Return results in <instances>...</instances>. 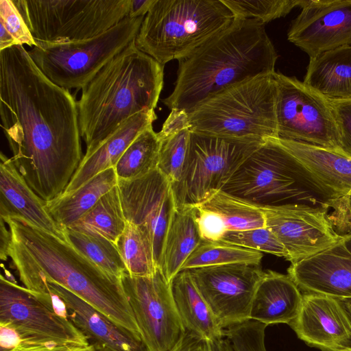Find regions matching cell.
Segmentation results:
<instances>
[{
    "instance_id": "cell-1",
    "label": "cell",
    "mask_w": 351,
    "mask_h": 351,
    "mask_svg": "<svg viewBox=\"0 0 351 351\" xmlns=\"http://www.w3.org/2000/svg\"><path fill=\"white\" fill-rule=\"evenodd\" d=\"M1 127L16 168L45 202L62 195L83 156L77 104L23 45L0 51Z\"/></svg>"
},
{
    "instance_id": "cell-2",
    "label": "cell",
    "mask_w": 351,
    "mask_h": 351,
    "mask_svg": "<svg viewBox=\"0 0 351 351\" xmlns=\"http://www.w3.org/2000/svg\"><path fill=\"white\" fill-rule=\"evenodd\" d=\"M11 233L8 255L25 288L55 282L141 337L121 279L97 266L66 240L20 218L3 219Z\"/></svg>"
},
{
    "instance_id": "cell-3",
    "label": "cell",
    "mask_w": 351,
    "mask_h": 351,
    "mask_svg": "<svg viewBox=\"0 0 351 351\" xmlns=\"http://www.w3.org/2000/svg\"><path fill=\"white\" fill-rule=\"evenodd\" d=\"M278 58L264 23L234 19L229 26L178 60L173 90L162 102L171 110L189 112L237 84L274 73Z\"/></svg>"
},
{
    "instance_id": "cell-4",
    "label": "cell",
    "mask_w": 351,
    "mask_h": 351,
    "mask_svg": "<svg viewBox=\"0 0 351 351\" xmlns=\"http://www.w3.org/2000/svg\"><path fill=\"white\" fill-rule=\"evenodd\" d=\"M164 66L135 40L111 59L82 89L77 104L85 156L135 114L154 110L163 87Z\"/></svg>"
},
{
    "instance_id": "cell-5",
    "label": "cell",
    "mask_w": 351,
    "mask_h": 351,
    "mask_svg": "<svg viewBox=\"0 0 351 351\" xmlns=\"http://www.w3.org/2000/svg\"><path fill=\"white\" fill-rule=\"evenodd\" d=\"M234 19L221 0H154L135 43L164 66L189 56Z\"/></svg>"
},
{
    "instance_id": "cell-6",
    "label": "cell",
    "mask_w": 351,
    "mask_h": 351,
    "mask_svg": "<svg viewBox=\"0 0 351 351\" xmlns=\"http://www.w3.org/2000/svg\"><path fill=\"white\" fill-rule=\"evenodd\" d=\"M274 73L227 89L188 113L191 130L245 141L278 138Z\"/></svg>"
},
{
    "instance_id": "cell-7",
    "label": "cell",
    "mask_w": 351,
    "mask_h": 351,
    "mask_svg": "<svg viewBox=\"0 0 351 351\" xmlns=\"http://www.w3.org/2000/svg\"><path fill=\"white\" fill-rule=\"evenodd\" d=\"M221 191L258 208L324 204L301 181L291 153L278 138L268 139L254 150Z\"/></svg>"
},
{
    "instance_id": "cell-8",
    "label": "cell",
    "mask_w": 351,
    "mask_h": 351,
    "mask_svg": "<svg viewBox=\"0 0 351 351\" xmlns=\"http://www.w3.org/2000/svg\"><path fill=\"white\" fill-rule=\"evenodd\" d=\"M37 43L91 38L128 17L131 0H13Z\"/></svg>"
},
{
    "instance_id": "cell-9",
    "label": "cell",
    "mask_w": 351,
    "mask_h": 351,
    "mask_svg": "<svg viewBox=\"0 0 351 351\" xmlns=\"http://www.w3.org/2000/svg\"><path fill=\"white\" fill-rule=\"evenodd\" d=\"M144 17H126L91 38L37 43L28 53L42 73L65 89L82 88L114 56L136 40Z\"/></svg>"
},
{
    "instance_id": "cell-10",
    "label": "cell",
    "mask_w": 351,
    "mask_h": 351,
    "mask_svg": "<svg viewBox=\"0 0 351 351\" xmlns=\"http://www.w3.org/2000/svg\"><path fill=\"white\" fill-rule=\"evenodd\" d=\"M274 78L278 138L351 157L332 102L295 77L275 72Z\"/></svg>"
},
{
    "instance_id": "cell-11",
    "label": "cell",
    "mask_w": 351,
    "mask_h": 351,
    "mask_svg": "<svg viewBox=\"0 0 351 351\" xmlns=\"http://www.w3.org/2000/svg\"><path fill=\"white\" fill-rule=\"evenodd\" d=\"M261 143L191 130L182 176L171 184L176 207L201 204L221 191L242 162Z\"/></svg>"
},
{
    "instance_id": "cell-12",
    "label": "cell",
    "mask_w": 351,
    "mask_h": 351,
    "mask_svg": "<svg viewBox=\"0 0 351 351\" xmlns=\"http://www.w3.org/2000/svg\"><path fill=\"white\" fill-rule=\"evenodd\" d=\"M0 326L14 330L20 342L73 347L90 344L84 333L54 304L3 275L0 277Z\"/></svg>"
},
{
    "instance_id": "cell-13",
    "label": "cell",
    "mask_w": 351,
    "mask_h": 351,
    "mask_svg": "<svg viewBox=\"0 0 351 351\" xmlns=\"http://www.w3.org/2000/svg\"><path fill=\"white\" fill-rule=\"evenodd\" d=\"M121 282L147 351H168L185 332L171 282L161 269L149 276L125 272Z\"/></svg>"
},
{
    "instance_id": "cell-14",
    "label": "cell",
    "mask_w": 351,
    "mask_h": 351,
    "mask_svg": "<svg viewBox=\"0 0 351 351\" xmlns=\"http://www.w3.org/2000/svg\"><path fill=\"white\" fill-rule=\"evenodd\" d=\"M187 270L223 329L250 320L254 295L264 274L261 264L235 263Z\"/></svg>"
},
{
    "instance_id": "cell-15",
    "label": "cell",
    "mask_w": 351,
    "mask_h": 351,
    "mask_svg": "<svg viewBox=\"0 0 351 351\" xmlns=\"http://www.w3.org/2000/svg\"><path fill=\"white\" fill-rule=\"evenodd\" d=\"M117 186L126 221L147 234L156 266L161 269L165 237L176 209L171 183L156 169L137 179L118 180Z\"/></svg>"
},
{
    "instance_id": "cell-16",
    "label": "cell",
    "mask_w": 351,
    "mask_h": 351,
    "mask_svg": "<svg viewBox=\"0 0 351 351\" xmlns=\"http://www.w3.org/2000/svg\"><path fill=\"white\" fill-rule=\"evenodd\" d=\"M259 208L264 213L265 227L283 245L291 264L325 250L341 237L324 206L292 203Z\"/></svg>"
},
{
    "instance_id": "cell-17",
    "label": "cell",
    "mask_w": 351,
    "mask_h": 351,
    "mask_svg": "<svg viewBox=\"0 0 351 351\" xmlns=\"http://www.w3.org/2000/svg\"><path fill=\"white\" fill-rule=\"evenodd\" d=\"M287 39L309 58L351 45V0H302Z\"/></svg>"
},
{
    "instance_id": "cell-18",
    "label": "cell",
    "mask_w": 351,
    "mask_h": 351,
    "mask_svg": "<svg viewBox=\"0 0 351 351\" xmlns=\"http://www.w3.org/2000/svg\"><path fill=\"white\" fill-rule=\"evenodd\" d=\"M278 140L291 153L301 181L321 200L351 197V157L306 143Z\"/></svg>"
},
{
    "instance_id": "cell-19",
    "label": "cell",
    "mask_w": 351,
    "mask_h": 351,
    "mask_svg": "<svg viewBox=\"0 0 351 351\" xmlns=\"http://www.w3.org/2000/svg\"><path fill=\"white\" fill-rule=\"evenodd\" d=\"M289 326L300 339L322 351L351 348V321L339 299L302 293L298 313Z\"/></svg>"
},
{
    "instance_id": "cell-20",
    "label": "cell",
    "mask_w": 351,
    "mask_h": 351,
    "mask_svg": "<svg viewBox=\"0 0 351 351\" xmlns=\"http://www.w3.org/2000/svg\"><path fill=\"white\" fill-rule=\"evenodd\" d=\"M341 235L335 245L287 269L304 293L351 298V233Z\"/></svg>"
},
{
    "instance_id": "cell-21",
    "label": "cell",
    "mask_w": 351,
    "mask_h": 351,
    "mask_svg": "<svg viewBox=\"0 0 351 351\" xmlns=\"http://www.w3.org/2000/svg\"><path fill=\"white\" fill-rule=\"evenodd\" d=\"M32 291L43 297H49V293L55 295L64 307L68 318L90 343H100L112 351H147L140 337L117 324L62 285L45 281Z\"/></svg>"
},
{
    "instance_id": "cell-22",
    "label": "cell",
    "mask_w": 351,
    "mask_h": 351,
    "mask_svg": "<svg viewBox=\"0 0 351 351\" xmlns=\"http://www.w3.org/2000/svg\"><path fill=\"white\" fill-rule=\"evenodd\" d=\"M0 217L22 219L66 240L65 229L46 210V202L27 185L11 158L0 155Z\"/></svg>"
},
{
    "instance_id": "cell-23",
    "label": "cell",
    "mask_w": 351,
    "mask_h": 351,
    "mask_svg": "<svg viewBox=\"0 0 351 351\" xmlns=\"http://www.w3.org/2000/svg\"><path fill=\"white\" fill-rule=\"evenodd\" d=\"M157 119L154 110L139 112L123 123L93 152L84 155L76 171L62 194L77 190L93 177L116 166L131 143Z\"/></svg>"
},
{
    "instance_id": "cell-24",
    "label": "cell",
    "mask_w": 351,
    "mask_h": 351,
    "mask_svg": "<svg viewBox=\"0 0 351 351\" xmlns=\"http://www.w3.org/2000/svg\"><path fill=\"white\" fill-rule=\"evenodd\" d=\"M302 300L301 290L288 274L267 270L256 287L250 320L267 326L289 325L298 313Z\"/></svg>"
},
{
    "instance_id": "cell-25",
    "label": "cell",
    "mask_w": 351,
    "mask_h": 351,
    "mask_svg": "<svg viewBox=\"0 0 351 351\" xmlns=\"http://www.w3.org/2000/svg\"><path fill=\"white\" fill-rule=\"evenodd\" d=\"M303 82L330 101L351 100V45L309 58Z\"/></svg>"
},
{
    "instance_id": "cell-26",
    "label": "cell",
    "mask_w": 351,
    "mask_h": 351,
    "mask_svg": "<svg viewBox=\"0 0 351 351\" xmlns=\"http://www.w3.org/2000/svg\"><path fill=\"white\" fill-rule=\"evenodd\" d=\"M171 287L186 331L211 341L225 338V329L199 292L189 270L180 271L171 281Z\"/></svg>"
},
{
    "instance_id": "cell-27",
    "label": "cell",
    "mask_w": 351,
    "mask_h": 351,
    "mask_svg": "<svg viewBox=\"0 0 351 351\" xmlns=\"http://www.w3.org/2000/svg\"><path fill=\"white\" fill-rule=\"evenodd\" d=\"M118 178L114 167L97 174L77 190L46 202V210L62 228H68L82 217L113 187Z\"/></svg>"
},
{
    "instance_id": "cell-28",
    "label": "cell",
    "mask_w": 351,
    "mask_h": 351,
    "mask_svg": "<svg viewBox=\"0 0 351 351\" xmlns=\"http://www.w3.org/2000/svg\"><path fill=\"white\" fill-rule=\"evenodd\" d=\"M193 206L176 207L164 243L161 270L171 282L202 242Z\"/></svg>"
},
{
    "instance_id": "cell-29",
    "label": "cell",
    "mask_w": 351,
    "mask_h": 351,
    "mask_svg": "<svg viewBox=\"0 0 351 351\" xmlns=\"http://www.w3.org/2000/svg\"><path fill=\"white\" fill-rule=\"evenodd\" d=\"M126 223L117 185L68 228L88 235L104 237L116 244Z\"/></svg>"
},
{
    "instance_id": "cell-30",
    "label": "cell",
    "mask_w": 351,
    "mask_h": 351,
    "mask_svg": "<svg viewBox=\"0 0 351 351\" xmlns=\"http://www.w3.org/2000/svg\"><path fill=\"white\" fill-rule=\"evenodd\" d=\"M160 145L161 140L152 126L143 131L114 167L118 180L137 179L157 169Z\"/></svg>"
},
{
    "instance_id": "cell-31",
    "label": "cell",
    "mask_w": 351,
    "mask_h": 351,
    "mask_svg": "<svg viewBox=\"0 0 351 351\" xmlns=\"http://www.w3.org/2000/svg\"><path fill=\"white\" fill-rule=\"evenodd\" d=\"M199 206L217 213L228 231L265 227V215L261 208L221 190Z\"/></svg>"
},
{
    "instance_id": "cell-32",
    "label": "cell",
    "mask_w": 351,
    "mask_h": 351,
    "mask_svg": "<svg viewBox=\"0 0 351 351\" xmlns=\"http://www.w3.org/2000/svg\"><path fill=\"white\" fill-rule=\"evenodd\" d=\"M263 253L222 241L200 244L183 264L181 271L197 267L235 263L261 264Z\"/></svg>"
},
{
    "instance_id": "cell-33",
    "label": "cell",
    "mask_w": 351,
    "mask_h": 351,
    "mask_svg": "<svg viewBox=\"0 0 351 351\" xmlns=\"http://www.w3.org/2000/svg\"><path fill=\"white\" fill-rule=\"evenodd\" d=\"M116 245L130 275L149 276L158 269L149 239L139 226L127 221Z\"/></svg>"
},
{
    "instance_id": "cell-34",
    "label": "cell",
    "mask_w": 351,
    "mask_h": 351,
    "mask_svg": "<svg viewBox=\"0 0 351 351\" xmlns=\"http://www.w3.org/2000/svg\"><path fill=\"white\" fill-rule=\"evenodd\" d=\"M66 240L105 272L121 279L128 271L115 243L65 228Z\"/></svg>"
},
{
    "instance_id": "cell-35",
    "label": "cell",
    "mask_w": 351,
    "mask_h": 351,
    "mask_svg": "<svg viewBox=\"0 0 351 351\" xmlns=\"http://www.w3.org/2000/svg\"><path fill=\"white\" fill-rule=\"evenodd\" d=\"M234 19H256L265 25L271 21L284 17L293 8L301 5L302 0H221Z\"/></svg>"
},
{
    "instance_id": "cell-36",
    "label": "cell",
    "mask_w": 351,
    "mask_h": 351,
    "mask_svg": "<svg viewBox=\"0 0 351 351\" xmlns=\"http://www.w3.org/2000/svg\"><path fill=\"white\" fill-rule=\"evenodd\" d=\"M191 128L160 138L161 145L157 169L171 183L178 182L186 161Z\"/></svg>"
},
{
    "instance_id": "cell-37",
    "label": "cell",
    "mask_w": 351,
    "mask_h": 351,
    "mask_svg": "<svg viewBox=\"0 0 351 351\" xmlns=\"http://www.w3.org/2000/svg\"><path fill=\"white\" fill-rule=\"evenodd\" d=\"M220 241L242 247L288 257V253L276 236L267 227L241 231H227Z\"/></svg>"
},
{
    "instance_id": "cell-38",
    "label": "cell",
    "mask_w": 351,
    "mask_h": 351,
    "mask_svg": "<svg viewBox=\"0 0 351 351\" xmlns=\"http://www.w3.org/2000/svg\"><path fill=\"white\" fill-rule=\"evenodd\" d=\"M267 325L248 320L225 329L226 338L233 351H267L265 346Z\"/></svg>"
},
{
    "instance_id": "cell-39",
    "label": "cell",
    "mask_w": 351,
    "mask_h": 351,
    "mask_svg": "<svg viewBox=\"0 0 351 351\" xmlns=\"http://www.w3.org/2000/svg\"><path fill=\"white\" fill-rule=\"evenodd\" d=\"M0 25L14 38L18 45L36 46L27 24L13 0H0Z\"/></svg>"
},
{
    "instance_id": "cell-40",
    "label": "cell",
    "mask_w": 351,
    "mask_h": 351,
    "mask_svg": "<svg viewBox=\"0 0 351 351\" xmlns=\"http://www.w3.org/2000/svg\"><path fill=\"white\" fill-rule=\"evenodd\" d=\"M193 207L202 240L206 241H220L228 231L220 217L217 213L199 205Z\"/></svg>"
},
{
    "instance_id": "cell-41",
    "label": "cell",
    "mask_w": 351,
    "mask_h": 351,
    "mask_svg": "<svg viewBox=\"0 0 351 351\" xmlns=\"http://www.w3.org/2000/svg\"><path fill=\"white\" fill-rule=\"evenodd\" d=\"M168 351H233L225 337L219 340H208L185 331Z\"/></svg>"
},
{
    "instance_id": "cell-42",
    "label": "cell",
    "mask_w": 351,
    "mask_h": 351,
    "mask_svg": "<svg viewBox=\"0 0 351 351\" xmlns=\"http://www.w3.org/2000/svg\"><path fill=\"white\" fill-rule=\"evenodd\" d=\"M328 209V218L339 234L351 233V197L324 202Z\"/></svg>"
},
{
    "instance_id": "cell-43",
    "label": "cell",
    "mask_w": 351,
    "mask_h": 351,
    "mask_svg": "<svg viewBox=\"0 0 351 351\" xmlns=\"http://www.w3.org/2000/svg\"><path fill=\"white\" fill-rule=\"evenodd\" d=\"M331 102L351 156V100Z\"/></svg>"
},
{
    "instance_id": "cell-44",
    "label": "cell",
    "mask_w": 351,
    "mask_h": 351,
    "mask_svg": "<svg viewBox=\"0 0 351 351\" xmlns=\"http://www.w3.org/2000/svg\"><path fill=\"white\" fill-rule=\"evenodd\" d=\"M189 128H191L188 113L182 110L173 109L158 134L162 138Z\"/></svg>"
},
{
    "instance_id": "cell-45",
    "label": "cell",
    "mask_w": 351,
    "mask_h": 351,
    "mask_svg": "<svg viewBox=\"0 0 351 351\" xmlns=\"http://www.w3.org/2000/svg\"><path fill=\"white\" fill-rule=\"evenodd\" d=\"M76 347L57 343L38 344L20 342L12 348L1 351H68Z\"/></svg>"
},
{
    "instance_id": "cell-46",
    "label": "cell",
    "mask_w": 351,
    "mask_h": 351,
    "mask_svg": "<svg viewBox=\"0 0 351 351\" xmlns=\"http://www.w3.org/2000/svg\"><path fill=\"white\" fill-rule=\"evenodd\" d=\"M12 237L9 228L5 227L4 220L0 217V258L3 261L8 260Z\"/></svg>"
},
{
    "instance_id": "cell-47",
    "label": "cell",
    "mask_w": 351,
    "mask_h": 351,
    "mask_svg": "<svg viewBox=\"0 0 351 351\" xmlns=\"http://www.w3.org/2000/svg\"><path fill=\"white\" fill-rule=\"evenodd\" d=\"M154 0H131L128 17H145Z\"/></svg>"
},
{
    "instance_id": "cell-48",
    "label": "cell",
    "mask_w": 351,
    "mask_h": 351,
    "mask_svg": "<svg viewBox=\"0 0 351 351\" xmlns=\"http://www.w3.org/2000/svg\"><path fill=\"white\" fill-rule=\"evenodd\" d=\"M18 45L16 41L8 32L5 28L0 25V51Z\"/></svg>"
},
{
    "instance_id": "cell-49",
    "label": "cell",
    "mask_w": 351,
    "mask_h": 351,
    "mask_svg": "<svg viewBox=\"0 0 351 351\" xmlns=\"http://www.w3.org/2000/svg\"><path fill=\"white\" fill-rule=\"evenodd\" d=\"M351 321V298L339 300Z\"/></svg>"
},
{
    "instance_id": "cell-50",
    "label": "cell",
    "mask_w": 351,
    "mask_h": 351,
    "mask_svg": "<svg viewBox=\"0 0 351 351\" xmlns=\"http://www.w3.org/2000/svg\"><path fill=\"white\" fill-rule=\"evenodd\" d=\"M93 346V351H112L108 348L98 343H90Z\"/></svg>"
},
{
    "instance_id": "cell-51",
    "label": "cell",
    "mask_w": 351,
    "mask_h": 351,
    "mask_svg": "<svg viewBox=\"0 0 351 351\" xmlns=\"http://www.w3.org/2000/svg\"><path fill=\"white\" fill-rule=\"evenodd\" d=\"M68 351H93V346L90 343L88 346H80L72 348Z\"/></svg>"
},
{
    "instance_id": "cell-52",
    "label": "cell",
    "mask_w": 351,
    "mask_h": 351,
    "mask_svg": "<svg viewBox=\"0 0 351 351\" xmlns=\"http://www.w3.org/2000/svg\"><path fill=\"white\" fill-rule=\"evenodd\" d=\"M347 351H351V348H350L349 350H348Z\"/></svg>"
}]
</instances>
